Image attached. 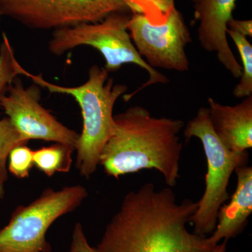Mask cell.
<instances>
[{
    "mask_svg": "<svg viewBox=\"0 0 252 252\" xmlns=\"http://www.w3.org/2000/svg\"><path fill=\"white\" fill-rule=\"evenodd\" d=\"M226 33L234 41L240 53L243 70L240 83L233 90V95L238 98H245L252 95V46L246 36L228 28Z\"/></svg>",
    "mask_w": 252,
    "mask_h": 252,
    "instance_id": "14",
    "label": "cell"
},
{
    "mask_svg": "<svg viewBox=\"0 0 252 252\" xmlns=\"http://www.w3.org/2000/svg\"><path fill=\"white\" fill-rule=\"evenodd\" d=\"M4 183L0 181V200H1L4 197Z\"/></svg>",
    "mask_w": 252,
    "mask_h": 252,
    "instance_id": "22",
    "label": "cell"
},
{
    "mask_svg": "<svg viewBox=\"0 0 252 252\" xmlns=\"http://www.w3.org/2000/svg\"><path fill=\"white\" fill-rule=\"evenodd\" d=\"M129 11L124 0H0V17L38 31L98 23L114 13Z\"/></svg>",
    "mask_w": 252,
    "mask_h": 252,
    "instance_id": "7",
    "label": "cell"
},
{
    "mask_svg": "<svg viewBox=\"0 0 252 252\" xmlns=\"http://www.w3.org/2000/svg\"><path fill=\"white\" fill-rule=\"evenodd\" d=\"M191 1H195V0H191Z\"/></svg>",
    "mask_w": 252,
    "mask_h": 252,
    "instance_id": "23",
    "label": "cell"
},
{
    "mask_svg": "<svg viewBox=\"0 0 252 252\" xmlns=\"http://www.w3.org/2000/svg\"><path fill=\"white\" fill-rule=\"evenodd\" d=\"M237 186L228 204H223L218 212L217 223L208 241L216 246L220 240L228 241L243 231L252 212V167L247 165L235 170Z\"/></svg>",
    "mask_w": 252,
    "mask_h": 252,
    "instance_id": "12",
    "label": "cell"
},
{
    "mask_svg": "<svg viewBox=\"0 0 252 252\" xmlns=\"http://www.w3.org/2000/svg\"><path fill=\"white\" fill-rule=\"evenodd\" d=\"M209 119L222 144L230 151L247 152L252 147V95L235 106L208 99Z\"/></svg>",
    "mask_w": 252,
    "mask_h": 252,
    "instance_id": "11",
    "label": "cell"
},
{
    "mask_svg": "<svg viewBox=\"0 0 252 252\" xmlns=\"http://www.w3.org/2000/svg\"><path fill=\"white\" fill-rule=\"evenodd\" d=\"M228 28L246 37L252 36V20L242 21V20H236L233 18L228 23Z\"/></svg>",
    "mask_w": 252,
    "mask_h": 252,
    "instance_id": "20",
    "label": "cell"
},
{
    "mask_svg": "<svg viewBox=\"0 0 252 252\" xmlns=\"http://www.w3.org/2000/svg\"><path fill=\"white\" fill-rule=\"evenodd\" d=\"M187 140L199 139L207 159V171L203 196L190 218L195 234L207 237L212 234L217 223L220 209L230 198L228 192L230 177L239 167L248 165V152H238L226 148L212 128L208 109L202 107L186 126Z\"/></svg>",
    "mask_w": 252,
    "mask_h": 252,
    "instance_id": "5",
    "label": "cell"
},
{
    "mask_svg": "<svg viewBox=\"0 0 252 252\" xmlns=\"http://www.w3.org/2000/svg\"><path fill=\"white\" fill-rule=\"evenodd\" d=\"M25 69L16 56L6 33L3 32L0 44V97L6 94L10 85L19 75H23Z\"/></svg>",
    "mask_w": 252,
    "mask_h": 252,
    "instance_id": "15",
    "label": "cell"
},
{
    "mask_svg": "<svg viewBox=\"0 0 252 252\" xmlns=\"http://www.w3.org/2000/svg\"><path fill=\"white\" fill-rule=\"evenodd\" d=\"M193 2L200 46L205 51L216 53L219 61L233 77H241L242 66L230 49L226 33L236 0H195Z\"/></svg>",
    "mask_w": 252,
    "mask_h": 252,
    "instance_id": "10",
    "label": "cell"
},
{
    "mask_svg": "<svg viewBox=\"0 0 252 252\" xmlns=\"http://www.w3.org/2000/svg\"><path fill=\"white\" fill-rule=\"evenodd\" d=\"M109 73L104 67L94 65L84 84L66 87L51 84L41 75H34L26 69L23 72L34 84L45 88L51 94H68L77 101L82 115L83 128L76 148V167L86 179L97 170L101 151L114 128V105L127 90L124 84H114Z\"/></svg>",
    "mask_w": 252,
    "mask_h": 252,
    "instance_id": "3",
    "label": "cell"
},
{
    "mask_svg": "<svg viewBox=\"0 0 252 252\" xmlns=\"http://www.w3.org/2000/svg\"><path fill=\"white\" fill-rule=\"evenodd\" d=\"M8 172L18 179L28 178L34 166L33 150L26 144L18 146L10 152L8 157Z\"/></svg>",
    "mask_w": 252,
    "mask_h": 252,
    "instance_id": "18",
    "label": "cell"
},
{
    "mask_svg": "<svg viewBox=\"0 0 252 252\" xmlns=\"http://www.w3.org/2000/svg\"><path fill=\"white\" fill-rule=\"evenodd\" d=\"M75 149L67 144L55 143L49 147L33 151L34 166L47 177L56 172L67 173L72 165V154Z\"/></svg>",
    "mask_w": 252,
    "mask_h": 252,
    "instance_id": "13",
    "label": "cell"
},
{
    "mask_svg": "<svg viewBox=\"0 0 252 252\" xmlns=\"http://www.w3.org/2000/svg\"><path fill=\"white\" fill-rule=\"evenodd\" d=\"M127 13H114L100 22L82 23L53 31L48 49L51 54L61 56L77 46H91L103 56L104 68L109 72L127 63L138 65L147 71L149 79L135 94L154 84H167V77L149 66L139 54L127 30L131 17Z\"/></svg>",
    "mask_w": 252,
    "mask_h": 252,
    "instance_id": "4",
    "label": "cell"
},
{
    "mask_svg": "<svg viewBox=\"0 0 252 252\" xmlns=\"http://www.w3.org/2000/svg\"><path fill=\"white\" fill-rule=\"evenodd\" d=\"M198 203H180L170 187L146 183L127 193L109 220L97 252H212L207 237L189 232L187 223Z\"/></svg>",
    "mask_w": 252,
    "mask_h": 252,
    "instance_id": "1",
    "label": "cell"
},
{
    "mask_svg": "<svg viewBox=\"0 0 252 252\" xmlns=\"http://www.w3.org/2000/svg\"><path fill=\"white\" fill-rule=\"evenodd\" d=\"M69 252H97L95 248L91 246L88 241L81 223H76L74 226Z\"/></svg>",
    "mask_w": 252,
    "mask_h": 252,
    "instance_id": "19",
    "label": "cell"
},
{
    "mask_svg": "<svg viewBox=\"0 0 252 252\" xmlns=\"http://www.w3.org/2000/svg\"><path fill=\"white\" fill-rule=\"evenodd\" d=\"M27 143L9 118L0 120V181L5 183L9 179L7 161L11 151Z\"/></svg>",
    "mask_w": 252,
    "mask_h": 252,
    "instance_id": "16",
    "label": "cell"
},
{
    "mask_svg": "<svg viewBox=\"0 0 252 252\" xmlns=\"http://www.w3.org/2000/svg\"><path fill=\"white\" fill-rule=\"evenodd\" d=\"M114 128L99 155V165L107 175L119 179L142 170H156L167 187L180 178L182 145L180 119L154 117L141 106L114 116Z\"/></svg>",
    "mask_w": 252,
    "mask_h": 252,
    "instance_id": "2",
    "label": "cell"
},
{
    "mask_svg": "<svg viewBox=\"0 0 252 252\" xmlns=\"http://www.w3.org/2000/svg\"><path fill=\"white\" fill-rule=\"evenodd\" d=\"M127 30L139 54L149 66L180 72L189 70L186 47L192 38L185 18L175 6L165 22L158 25L142 14L132 13Z\"/></svg>",
    "mask_w": 252,
    "mask_h": 252,
    "instance_id": "8",
    "label": "cell"
},
{
    "mask_svg": "<svg viewBox=\"0 0 252 252\" xmlns=\"http://www.w3.org/2000/svg\"><path fill=\"white\" fill-rule=\"evenodd\" d=\"M39 86H23L16 78L0 97V107L26 142L43 140L77 148L79 134L59 122L39 102Z\"/></svg>",
    "mask_w": 252,
    "mask_h": 252,
    "instance_id": "9",
    "label": "cell"
},
{
    "mask_svg": "<svg viewBox=\"0 0 252 252\" xmlns=\"http://www.w3.org/2000/svg\"><path fill=\"white\" fill-rule=\"evenodd\" d=\"M226 240H223V243L217 244L212 252H225L226 251Z\"/></svg>",
    "mask_w": 252,
    "mask_h": 252,
    "instance_id": "21",
    "label": "cell"
},
{
    "mask_svg": "<svg viewBox=\"0 0 252 252\" xmlns=\"http://www.w3.org/2000/svg\"><path fill=\"white\" fill-rule=\"evenodd\" d=\"M88 195L85 187L79 185L49 188L28 205H19L0 229V252H51L46 240L50 227L77 210Z\"/></svg>",
    "mask_w": 252,
    "mask_h": 252,
    "instance_id": "6",
    "label": "cell"
},
{
    "mask_svg": "<svg viewBox=\"0 0 252 252\" xmlns=\"http://www.w3.org/2000/svg\"><path fill=\"white\" fill-rule=\"evenodd\" d=\"M131 12L138 13L149 22L158 25L165 22L169 13L175 7V0H124Z\"/></svg>",
    "mask_w": 252,
    "mask_h": 252,
    "instance_id": "17",
    "label": "cell"
}]
</instances>
